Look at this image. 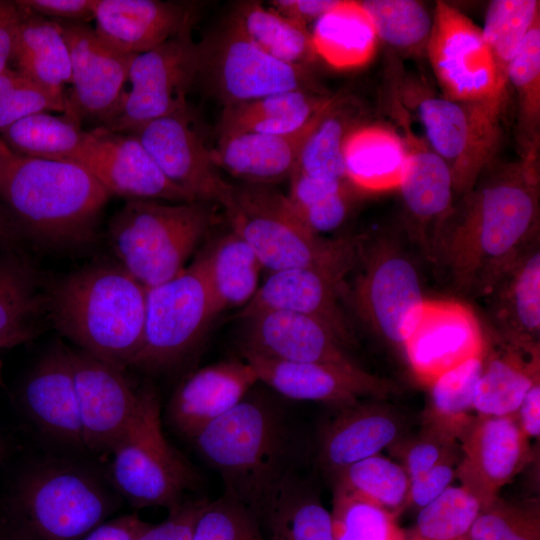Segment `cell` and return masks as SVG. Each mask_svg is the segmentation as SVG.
<instances>
[{"label":"cell","instance_id":"cell-1","mask_svg":"<svg viewBox=\"0 0 540 540\" xmlns=\"http://www.w3.org/2000/svg\"><path fill=\"white\" fill-rule=\"evenodd\" d=\"M538 151L522 153L479 179L438 227L431 258L440 262L458 293L483 297L538 238Z\"/></svg>","mask_w":540,"mask_h":540},{"label":"cell","instance_id":"cell-2","mask_svg":"<svg viewBox=\"0 0 540 540\" xmlns=\"http://www.w3.org/2000/svg\"><path fill=\"white\" fill-rule=\"evenodd\" d=\"M192 442L225 490L261 521L285 476L294 470V435L275 402L249 393Z\"/></svg>","mask_w":540,"mask_h":540},{"label":"cell","instance_id":"cell-3","mask_svg":"<svg viewBox=\"0 0 540 540\" xmlns=\"http://www.w3.org/2000/svg\"><path fill=\"white\" fill-rule=\"evenodd\" d=\"M146 293L119 263L87 266L50 289L48 318L79 350L126 368L142 344Z\"/></svg>","mask_w":540,"mask_h":540},{"label":"cell","instance_id":"cell-4","mask_svg":"<svg viewBox=\"0 0 540 540\" xmlns=\"http://www.w3.org/2000/svg\"><path fill=\"white\" fill-rule=\"evenodd\" d=\"M110 194L81 166L12 152L0 201L20 236L50 247L91 241Z\"/></svg>","mask_w":540,"mask_h":540},{"label":"cell","instance_id":"cell-5","mask_svg":"<svg viewBox=\"0 0 540 540\" xmlns=\"http://www.w3.org/2000/svg\"><path fill=\"white\" fill-rule=\"evenodd\" d=\"M224 209L232 231L248 243L262 267L271 273L310 268L344 282L356 263L358 241L326 239L313 233L287 195L272 185L234 186Z\"/></svg>","mask_w":540,"mask_h":540},{"label":"cell","instance_id":"cell-6","mask_svg":"<svg viewBox=\"0 0 540 540\" xmlns=\"http://www.w3.org/2000/svg\"><path fill=\"white\" fill-rule=\"evenodd\" d=\"M117 506L95 473L69 462H44L19 481L7 530L22 540H81Z\"/></svg>","mask_w":540,"mask_h":540},{"label":"cell","instance_id":"cell-7","mask_svg":"<svg viewBox=\"0 0 540 540\" xmlns=\"http://www.w3.org/2000/svg\"><path fill=\"white\" fill-rule=\"evenodd\" d=\"M208 203L127 200L111 218L118 263L146 289L176 276L213 223Z\"/></svg>","mask_w":540,"mask_h":540},{"label":"cell","instance_id":"cell-8","mask_svg":"<svg viewBox=\"0 0 540 540\" xmlns=\"http://www.w3.org/2000/svg\"><path fill=\"white\" fill-rule=\"evenodd\" d=\"M110 454L113 486L137 508L170 509L198 481L190 463L164 436L160 399L150 385L140 388L135 413Z\"/></svg>","mask_w":540,"mask_h":540},{"label":"cell","instance_id":"cell-9","mask_svg":"<svg viewBox=\"0 0 540 540\" xmlns=\"http://www.w3.org/2000/svg\"><path fill=\"white\" fill-rule=\"evenodd\" d=\"M358 242L359 270L342 286L358 318L376 335L403 347L421 316L425 299L418 270L408 253L390 239Z\"/></svg>","mask_w":540,"mask_h":540},{"label":"cell","instance_id":"cell-10","mask_svg":"<svg viewBox=\"0 0 540 540\" xmlns=\"http://www.w3.org/2000/svg\"><path fill=\"white\" fill-rule=\"evenodd\" d=\"M218 314L198 258L176 276L147 289L144 334L131 366L160 371L180 363Z\"/></svg>","mask_w":540,"mask_h":540},{"label":"cell","instance_id":"cell-11","mask_svg":"<svg viewBox=\"0 0 540 540\" xmlns=\"http://www.w3.org/2000/svg\"><path fill=\"white\" fill-rule=\"evenodd\" d=\"M189 28L133 57L122 91L100 125L130 133L144 124L188 107L186 95L197 81L198 42Z\"/></svg>","mask_w":540,"mask_h":540},{"label":"cell","instance_id":"cell-12","mask_svg":"<svg viewBox=\"0 0 540 540\" xmlns=\"http://www.w3.org/2000/svg\"><path fill=\"white\" fill-rule=\"evenodd\" d=\"M198 45L197 80H203L224 107L275 93L317 88L308 68L292 66L270 56L229 17Z\"/></svg>","mask_w":540,"mask_h":540},{"label":"cell","instance_id":"cell-13","mask_svg":"<svg viewBox=\"0 0 540 540\" xmlns=\"http://www.w3.org/2000/svg\"><path fill=\"white\" fill-rule=\"evenodd\" d=\"M412 99L417 100L426 141L448 166L459 198L474 187L496 154L503 109L427 93Z\"/></svg>","mask_w":540,"mask_h":540},{"label":"cell","instance_id":"cell-14","mask_svg":"<svg viewBox=\"0 0 540 540\" xmlns=\"http://www.w3.org/2000/svg\"><path fill=\"white\" fill-rule=\"evenodd\" d=\"M426 53L444 97L504 108L508 86L498 74L482 29L444 1L435 5Z\"/></svg>","mask_w":540,"mask_h":540},{"label":"cell","instance_id":"cell-15","mask_svg":"<svg viewBox=\"0 0 540 540\" xmlns=\"http://www.w3.org/2000/svg\"><path fill=\"white\" fill-rule=\"evenodd\" d=\"M129 134L140 141L166 178L192 200L217 203L223 208L230 203L234 186L219 174L188 107Z\"/></svg>","mask_w":540,"mask_h":540},{"label":"cell","instance_id":"cell-16","mask_svg":"<svg viewBox=\"0 0 540 540\" xmlns=\"http://www.w3.org/2000/svg\"><path fill=\"white\" fill-rule=\"evenodd\" d=\"M68 162L88 171L110 195L127 200L194 202L166 178L140 141L129 133L101 125L84 131L79 149Z\"/></svg>","mask_w":540,"mask_h":540},{"label":"cell","instance_id":"cell-17","mask_svg":"<svg viewBox=\"0 0 540 540\" xmlns=\"http://www.w3.org/2000/svg\"><path fill=\"white\" fill-rule=\"evenodd\" d=\"M84 448L110 453L128 427L139 400L125 369L81 350H70Z\"/></svg>","mask_w":540,"mask_h":540},{"label":"cell","instance_id":"cell-18","mask_svg":"<svg viewBox=\"0 0 540 540\" xmlns=\"http://www.w3.org/2000/svg\"><path fill=\"white\" fill-rule=\"evenodd\" d=\"M258 380L283 397L343 408L362 398L382 400L395 391L393 383L368 373L354 362H287L244 356Z\"/></svg>","mask_w":540,"mask_h":540},{"label":"cell","instance_id":"cell-19","mask_svg":"<svg viewBox=\"0 0 540 540\" xmlns=\"http://www.w3.org/2000/svg\"><path fill=\"white\" fill-rule=\"evenodd\" d=\"M458 439L463 455L456 477L484 508L531 460L529 439L515 416L476 415Z\"/></svg>","mask_w":540,"mask_h":540},{"label":"cell","instance_id":"cell-20","mask_svg":"<svg viewBox=\"0 0 540 540\" xmlns=\"http://www.w3.org/2000/svg\"><path fill=\"white\" fill-rule=\"evenodd\" d=\"M486 344L470 307L455 300H426L402 348L417 378L429 385L449 369L484 354Z\"/></svg>","mask_w":540,"mask_h":540},{"label":"cell","instance_id":"cell-21","mask_svg":"<svg viewBox=\"0 0 540 540\" xmlns=\"http://www.w3.org/2000/svg\"><path fill=\"white\" fill-rule=\"evenodd\" d=\"M71 62L72 117L101 121L115 105L135 55L121 53L103 42L94 28L80 22H58Z\"/></svg>","mask_w":540,"mask_h":540},{"label":"cell","instance_id":"cell-22","mask_svg":"<svg viewBox=\"0 0 540 540\" xmlns=\"http://www.w3.org/2000/svg\"><path fill=\"white\" fill-rule=\"evenodd\" d=\"M407 428L403 414L378 401L339 408L320 431L318 464L333 478L346 467L393 446L406 435Z\"/></svg>","mask_w":540,"mask_h":540},{"label":"cell","instance_id":"cell-23","mask_svg":"<svg viewBox=\"0 0 540 540\" xmlns=\"http://www.w3.org/2000/svg\"><path fill=\"white\" fill-rule=\"evenodd\" d=\"M242 318L243 356L287 362H354L335 333L313 317L268 310Z\"/></svg>","mask_w":540,"mask_h":540},{"label":"cell","instance_id":"cell-24","mask_svg":"<svg viewBox=\"0 0 540 540\" xmlns=\"http://www.w3.org/2000/svg\"><path fill=\"white\" fill-rule=\"evenodd\" d=\"M407 161L399 185L404 209L416 239L431 257L435 235L455 203L450 170L428 142L413 133L397 111Z\"/></svg>","mask_w":540,"mask_h":540},{"label":"cell","instance_id":"cell-25","mask_svg":"<svg viewBox=\"0 0 540 540\" xmlns=\"http://www.w3.org/2000/svg\"><path fill=\"white\" fill-rule=\"evenodd\" d=\"M257 382L256 371L247 361L226 360L200 368L171 396L166 410L168 423L192 440L238 404Z\"/></svg>","mask_w":540,"mask_h":540},{"label":"cell","instance_id":"cell-26","mask_svg":"<svg viewBox=\"0 0 540 540\" xmlns=\"http://www.w3.org/2000/svg\"><path fill=\"white\" fill-rule=\"evenodd\" d=\"M189 3L160 0H98L94 30L111 48L137 55L192 28Z\"/></svg>","mask_w":540,"mask_h":540},{"label":"cell","instance_id":"cell-27","mask_svg":"<svg viewBox=\"0 0 540 540\" xmlns=\"http://www.w3.org/2000/svg\"><path fill=\"white\" fill-rule=\"evenodd\" d=\"M343 283L310 268L273 272L244 306L241 317L268 310L306 315L324 323L348 346L354 337L342 307Z\"/></svg>","mask_w":540,"mask_h":540},{"label":"cell","instance_id":"cell-28","mask_svg":"<svg viewBox=\"0 0 540 540\" xmlns=\"http://www.w3.org/2000/svg\"><path fill=\"white\" fill-rule=\"evenodd\" d=\"M27 416L46 436L84 447L70 350L55 347L29 370L20 390Z\"/></svg>","mask_w":540,"mask_h":540},{"label":"cell","instance_id":"cell-29","mask_svg":"<svg viewBox=\"0 0 540 540\" xmlns=\"http://www.w3.org/2000/svg\"><path fill=\"white\" fill-rule=\"evenodd\" d=\"M483 298L487 300L488 319L495 339L519 346H539L538 238L509 265Z\"/></svg>","mask_w":540,"mask_h":540},{"label":"cell","instance_id":"cell-30","mask_svg":"<svg viewBox=\"0 0 540 540\" xmlns=\"http://www.w3.org/2000/svg\"><path fill=\"white\" fill-rule=\"evenodd\" d=\"M326 106L304 127L291 133L220 135L216 148L211 149L212 159L218 169L244 183L273 186L289 179L306 139Z\"/></svg>","mask_w":540,"mask_h":540},{"label":"cell","instance_id":"cell-31","mask_svg":"<svg viewBox=\"0 0 540 540\" xmlns=\"http://www.w3.org/2000/svg\"><path fill=\"white\" fill-rule=\"evenodd\" d=\"M497 342V351L488 354L485 349L473 400L477 416H514L530 388L540 382L539 346Z\"/></svg>","mask_w":540,"mask_h":540},{"label":"cell","instance_id":"cell-32","mask_svg":"<svg viewBox=\"0 0 540 540\" xmlns=\"http://www.w3.org/2000/svg\"><path fill=\"white\" fill-rule=\"evenodd\" d=\"M407 161L401 135L383 125L361 124L347 136L343 163L354 189L380 192L399 187Z\"/></svg>","mask_w":540,"mask_h":540},{"label":"cell","instance_id":"cell-33","mask_svg":"<svg viewBox=\"0 0 540 540\" xmlns=\"http://www.w3.org/2000/svg\"><path fill=\"white\" fill-rule=\"evenodd\" d=\"M333 95L318 88L297 89L225 106L219 136L234 133L286 134L304 127Z\"/></svg>","mask_w":540,"mask_h":540},{"label":"cell","instance_id":"cell-34","mask_svg":"<svg viewBox=\"0 0 540 540\" xmlns=\"http://www.w3.org/2000/svg\"><path fill=\"white\" fill-rule=\"evenodd\" d=\"M17 3L21 17L10 60L13 69L44 87L63 90L71 83V62L60 24Z\"/></svg>","mask_w":540,"mask_h":540},{"label":"cell","instance_id":"cell-35","mask_svg":"<svg viewBox=\"0 0 540 540\" xmlns=\"http://www.w3.org/2000/svg\"><path fill=\"white\" fill-rule=\"evenodd\" d=\"M48 292H43L36 271L16 257H0V348L34 339L47 313Z\"/></svg>","mask_w":540,"mask_h":540},{"label":"cell","instance_id":"cell-36","mask_svg":"<svg viewBox=\"0 0 540 540\" xmlns=\"http://www.w3.org/2000/svg\"><path fill=\"white\" fill-rule=\"evenodd\" d=\"M311 37L317 58L337 69L366 65L374 57L379 42L360 1L340 0L315 21Z\"/></svg>","mask_w":540,"mask_h":540},{"label":"cell","instance_id":"cell-37","mask_svg":"<svg viewBox=\"0 0 540 540\" xmlns=\"http://www.w3.org/2000/svg\"><path fill=\"white\" fill-rule=\"evenodd\" d=\"M270 540H334L331 513L313 485L289 472L262 518Z\"/></svg>","mask_w":540,"mask_h":540},{"label":"cell","instance_id":"cell-38","mask_svg":"<svg viewBox=\"0 0 540 540\" xmlns=\"http://www.w3.org/2000/svg\"><path fill=\"white\" fill-rule=\"evenodd\" d=\"M197 258L218 314L228 308L245 306L259 288L263 267L253 249L233 231L216 240Z\"/></svg>","mask_w":540,"mask_h":540},{"label":"cell","instance_id":"cell-39","mask_svg":"<svg viewBox=\"0 0 540 540\" xmlns=\"http://www.w3.org/2000/svg\"><path fill=\"white\" fill-rule=\"evenodd\" d=\"M360 117L358 103L335 94L306 139L293 173L323 180L347 181L343 146L350 132L361 125Z\"/></svg>","mask_w":540,"mask_h":540},{"label":"cell","instance_id":"cell-40","mask_svg":"<svg viewBox=\"0 0 540 540\" xmlns=\"http://www.w3.org/2000/svg\"><path fill=\"white\" fill-rule=\"evenodd\" d=\"M229 18L262 50L286 64L310 68L317 58L307 25L256 1L239 3Z\"/></svg>","mask_w":540,"mask_h":540},{"label":"cell","instance_id":"cell-41","mask_svg":"<svg viewBox=\"0 0 540 540\" xmlns=\"http://www.w3.org/2000/svg\"><path fill=\"white\" fill-rule=\"evenodd\" d=\"M485 353V352H484ZM484 354L449 369L430 386V402L424 426L456 440L475 416L472 415L475 388L483 367Z\"/></svg>","mask_w":540,"mask_h":540},{"label":"cell","instance_id":"cell-42","mask_svg":"<svg viewBox=\"0 0 540 540\" xmlns=\"http://www.w3.org/2000/svg\"><path fill=\"white\" fill-rule=\"evenodd\" d=\"M83 133L72 118L38 112L0 130V138L19 156L68 162L79 149Z\"/></svg>","mask_w":540,"mask_h":540},{"label":"cell","instance_id":"cell-43","mask_svg":"<svg viewBox=\"0 0 540 540\" xmlns=\"http://www.w3.org/2000/svg\"><path fill=\"white\" fill-rule=\"evenodd\" d=\"M334 490L397 515L407 507L410 478L400 463L379 454L360 460L332 478Z\"/></svg>","mask_w":540,"mask_h":540},{"label":"cell","instance_id":"cell-44","mask_svg":"<svg viewBox=\"0 0 540 540\" xmlns=\"http://www.w3.org/2000/svg\"><path fill=\"white\" fill-rule=\"evenodd\" d=\"M507 79L517 96L519 141L525 153L539 148L540 20L532 26L509 64Z\"/></svg>","mask_w":540,"mask_h":540},{"label":"cell","instance_id":"cell-45","mask_svg":"<svg viewBox=\"0 0 540 540\" xmlns=\"http://www.w3.org/2000/svg\"><path fill=\"white\" fill-rule=\"evenodd\" d=\"M378 40L402 52L426 51L433 26V13L415 0H364Z\"/></svg>","mask_w":540,"mask_h":540},{"label":"cell","instance_id":"cell-46","mask_svg":"<svg viewBox=\"0 0 540 540\" xmlns=\"http://www.w3.org/2000/svg\"><path fill=\"white\" fill-rule=\"evenodd\" d=\"M539 20L538 0H493L488 4L481 29L498 74L507 86L509 64Z\"/></svg>","mask_w":540,"mask_h":540},{"label":"cell","instance_id":"cell-47","mask_svg":"<svg viewBox=\"0 0 540 540\" xmlns=\"http://www.w3.org/2000/svg\"><path fill=\"white\" fill-rule=\"evenodd\" d=\"M480 500L463 486H449L422 507L406 540H470L471 529L483 509Z\"/></svg>","mask_w":540,"mask_h":540},{"label":"cell","instance_id":"cell-48","mask_svg":"<svg viewBox=\"0 0 540 540\" xmlns=\"http://www.w3.org/2000/svg\"><path fill=\"white\" fill-rule=\"evenodd\" d=\"M334 540H406L396 515L370 502L334 490Z\"/></svg>","mask_w":540,"mask_h":540},{"label":"cell","instance_id":"cell-49","mask_svg":"<svg viewBox=\"0 0 540 540\" xmlns=\"http://www.w3.org/2000/svg\"><path fill=\"white\" fill-rule=\"evenodd\" d=\"M47 111L65 112L74 119L63 90L44 87L10 67L0 71V130L28 115Z\"/></svg>","mask_w":540,"mask_h":540},{"label":"cell","instance_id":"cell-50","mask_svg":"<svg viewBox=\"0 0 540 540\" xmlns=\"http://www.w3.org/2000/svg\"><path fill=\"white\" fill-rule=\"evenodd\" d=\"M470 540H540L539 501L506 502L497 498L480 512Z\"/></svg>","mask_w":540,"mask_h":540},{"label":"cell","instance_id":"cell-51","mask_svg":"<svg viewBox=\"0 0 540 540\" xmlns=\"http://www.w3.org/2000/svg\"><path fill=\"white\" fill-rule=\"evenodd\" d=\"M260 517L233 496L223 493L207 500L191 540H266Z\"/></svg>","mask_w":540,"mask_h":540},{"label":"cell","instance_id":"cell-52","mask_svg":"<svg viewBox=\"0 0 540 540\" xmlns=\"http://www.w3.org/2000/svg\"><path fill=\"white\" fill-rule=\"evenodd\" d=\"M455 442L424 426L415 437L406 439L404 436L390 448L399 457L400 464L411 479L445 460L456 459Z\"/></svg>","mask_w":540,"mask_h":540},{"label":"cell","instance_id":"cell-53","mask_svg":"<svg viewBox=\"0 0 540 540\" xmlns=\"http://www.w3.org/2000/svg\"><path fill=\"white\" fill-rule=\"evenodd\" d=\"M207 499L180 502L168 509L167 518L150 524L136 540H191L197 518Z\"/></svg>","mask_w":540,"mask_h":540},{"label":"cell","instance_id":"cell-54","mask_svg":"<svg viewBox=\"0 0 540 540\" xmlns=\"http://www.w3.org/2000/svg\"><path fill=\"white\" fill-rule=\"evenodd\" d=\"M455 460H445L432 469L411 478L407 506L421 509L438 498L456 476Z\"/></svg>","mask_w":540,"mask_h":540},{"label":"cell","instance_id":"cell-55","mask_svg":"<svg viewBox=\"0 0 540 540\" xmlns=\"http://www.w3.org/2000/svg\"><path fill=\"white\" fill-rule=\"evenodd\" d=\"M21 5L42 17L57 22L93 20L98 0H18Z\"/></svg>","mask_w":540,"mask_h":540},{"label":"cell","instance_id":"cell-56","mask_svg":"<svg viewBox=\"0 0 540 540\" xmlns=\"http://www.w3.org/2000/svg\"><path fill=\"white\" fill-rule=\"evenodd\" d=\"M149 525L137 514H126L106 520L81 540H136L138 535Z\"/></svg>","mask_w":540,"mask_h":540},{"label":"cell","instance_id":"cell-57","mask_svg":"<svg viewBox=\"0 0 540 540\" xmlns=\"http://www.w3.org/2000/svg\"><path fill=\"white\" fill-rule=\"evenodd\" d=\"M340 0H274L269 6L277 12L308 26L333 9Z\"/></svg>","mask_w":540,"mask_h":540},{"label":"cell","instance_id":"cell-58","mask_svg":"<svg viewBox=\"0 0 540 540\" xmlns=\"http://www.w3.org/2000/svg\"><path fill=\"white\" fill-rule=\"evenodd\" d=\"M20 17L17 1L0 0V71L9 67Z\"/></svg>","mask_w":540,"mask_h":540},{"label":"cell","instance_id":"cell-59","mask_svg":"<svg viewBox=\"0 0 540 540\" xmlns=\"http://www.w3.org/2000/svg\"><path fill=\"white\" fill-rule=\"evenodd\" d=\"M514 416L520 429L528 439L539 438L540 382L530 388Z\"/></svg>","mask_w":540,"mask_h":540},{"label":"cell","instance_id":"cell-60","mask_svg":"<svg viewBox=\"0 0 540 540\" xmlns=\"http://www.w3.org/2000/svg\"><path fill=\"white\" fill-rule=\"evenodd\" d=\"M19 236L20 235L0 201V245L12 246L18 240Z\"/></svg>","mask_w":540,"mask_h":540},{"label":"cell","instance_id":"cell-61","mask_svg":"<svg viewBox=\"0 0 540 540\" xmlns=\"http://www.w3.org/2000/svg\"><path fill=\"white\" fill-rule=\"evenodd\" d=\"M12 151L5 145V143L0 138V179L2 176L3 169L7 160L9 159Z\"/></svg>","mask_w":540,"mask_h":540},{"label":"cell","instance_id":"cell-62","mask_svg":"<svg viewBox=\"0 0 540 540\" xmlns=\"http://www.w3.org/2000/svg\"><path fill=\"white\" fill-rule=\"evenodd\" d=\"M0 540H22V539H20L15 534H13L12 532L6 529L4 532L0 533Z\"/></svg>","mask_w":540,"mask_h":540}]
</instances>
